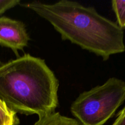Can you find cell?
<instances>
[{
    "mask_svg": "<svg viewBox=\"0 0 125 125\" xmlns=\"http://www.w3.org/2000/svg\"><path fill=\"white\" fill-rule=\"evenodd\" d=\"M20 0H0V15L20 4Z\"/></svg>",
    "mask_w": 125,
    "mask_h": 125,
    "instance_id": "cell-8",
    "label": "cell"
},
{
    "mask_svg": "<svg viewBox=\"0 0 125 125\" xmlns=\"http://www.w3.org/2000/svg\"><path fill=\"white\" fill-rule=\"evenodd\" d=\"M34 125H80L76 120L62 115L59 112L39 117Z\"/></svg>",
    "mask_w": 125,
    "mask_h": 125,
    "instance_id": "cell-5",
    "label": "cell"
},
{
    "mask_svg": "<svg viewBox=\"0 0 125 125\" xmlns=\"http://www.w3.org/2000/svg\"><path fill=\"white\" fill-rule=\"evenodd\" d=\"M30 40L25 24L7 17H0V45L12 50L18 55L26 47Z\"/></svg>",
    "mask_w": 125,
    "mask_h": 125,
    "instance_id": "cell-4",
    "label": "cell"
},
{
    "mask_svg": "<svg viewBox=\"0 0 125 125\" xmlns=\"http://www.w3.org/2000/svg\"><path fill=\"white\" fill-rule=\"evenodd\" d=\"M112 7L115 13L117 20V24L122 29L125 28V1L113 0Z\"/></svg>",
    "mask_w": 125,
    "mask_h": 125,
    "instance_id": "cell-7",
    "label": "cell"
},
{
    "mask_svg": "<svg viewBox=\"0 0 125 125\" xmlns=\"http://www.w3.org/2000/svg\"><path fill=\"white\" fill-rule=\"evenodd\" d=\"M112 125H125V106L117 114V118Z\"/></svg>",
    "mask_w": 125,
    "mask_h": 125,
    "instance_id": "cell-9",
    "label": "cell"
},
{
    "mask_svg": "<svg viewBox=\"0 0 125 125\" xmlns=\"http://www.w3.org/2000/svg\"><path fill=\"white\" fill-rule=\"evenodd\" d=\"M17 114L8 108L0 99V125H19Z\"/></svg>",
    "mask_w": 125,
    "mask_h": 125,
    "instance_id": "cell-6",
    "label": "cell"
},
{
    "mask_svg": "<svg viewBox=\"0 0 125 125\" xmlns=\"http://www.w3.org/2000/svg\"><path fill=\"white\" fill-rule=\"evenodd\" d=\"M125 100V82L111 78L103 85L81 93L70 111L80 125H103Z\"/></svg>",
    "mask_w": 125,
    "mask_h": 125,
    "instance_id": "cell-3",
    "label": "cell"
},
{
    "mask_svg": "<svg viewBox=\"0 0 125 125\" xmlns=\"http://www.w3.org/2000/svg\"><path fill=\"white\" fill-rule=\"evenodd\" d=\"M58 89V79L39 57L26 54L0 65V99L16 114L54 113Z\"/></svg>",
    "mask_w": 125,
    "mask_h": 125,
    "instance_id": "cell-2",
    "label": "cell"
},
{
    "mask_svg": "<svg viewBox=\"0 0 125 125\" xmlns=\"http://www.w3.org/2000/svg\"><path fill=\"white\" fill-rule=\"evenodd\" d=\"M22 6L48 21L62 40H69L104 61L125 51L123 29L94 7L68 0L54 4L34 1Z\"/></svg>",
    "mask_w": 125,
    "mask_h": 125,
    "instance_id": "cell-1",
    "label": "cell"
}]
</instances>
